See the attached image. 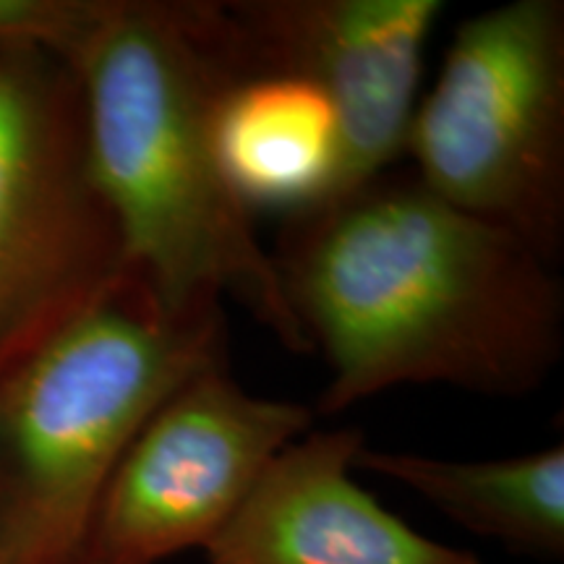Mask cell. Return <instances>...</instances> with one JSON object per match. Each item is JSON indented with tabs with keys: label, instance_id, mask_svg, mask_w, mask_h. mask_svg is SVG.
<instances>
[{
	"label": "cell",
	"instance_id": "obj_1",
	"mask_svg": "<svg viewBox=\"0 0 564 564\" xmlns=\"http://www.w3.org/2000/svg\"><path fill=\"white\" fill-rule=\"evenodd\" d=\"M312 350L329 364L314 413L400 384L520 398L564 350V288L523 238L384 173L285 220L272 253Z\"/></svg>",
	"mask_w": 564,
	"mask_h": 564
},
{
	"label": "cell",
	"instance_id": "obj_2",
	"mask_svg": "<svg viewBox=\"0 0 564 564\" xmlns=\"http://www.w3.org/2000/svg\"><path fill=\"white\" fill-rule=\"evenodd\" d=\"M68 66L126 270L167 314L223 306L228 295L282 348L314 352L217 150V108L251 74L225 6L108 0Z\"/></svg>",
	"mask_w": 564,
	"mask_h": 564
},
{
	"label": "cell",
	"instance_id": "obj_3",
	"mask_svg": "<svg viewBox=\"0 0 564 564\" xmlns=\"http://www.w3.org/2000/svg\"><path fill=\"white\" fill-rule=\"evenodd\" d=\"M225 345L223 306L167 314L129 272L0 373V564H84L133 436Z\"/></svg>",
	"mask_w": 564,
	"mask_h": 564
},
{
	"label": "cell",
	"instance_id": "obj_4",
	"mask_svg": "<svg viewBox=\"0 0 564 564\" xmlns=\"http://www.w3.org/2000/svg\"><path fill=\"white\" fill-rule=\"evenodd\" d=\"M429 192L564 251V3L510 0L465 19L415 102L405 152Z\"/></svg>",
	"mask_w": 564,
	"mask_h": 564
},
{
	"label": "cell",
	"instance_id": "obj_5",
	"mask_svg": "<svg viewBox=\"0 0 564 564\" xmlns=\"http://www.w3.org/2000/svg\"><path fill=\"white\" fill-rule=\"evenodd\" d=\"M126 274L74 68L0 47V373Z\"/></svg>",
	"mask_w": 564,
	"mask_h": 564
},
{
	"label": "cell",
	"instance_id": "obj_6",
	"mask_svg": "<svg viewBox=\"0 0 564 564\" xmlns=\"http://www.w3.org/2000/svg\"><path fill=\"white\" fill-rule=\"evenodd\" d=\"M314 419L308 405L246 392L225 366L196 373L133 436L97 507L84 564H162L207 549Z\"/></svg>",
	"mask_w": 564,
	"mask_h": 564
},
{
	"label": "cell",
	"instance_id": "obj_7",
	"mask_svg": "<svg viewBox=\"0 0 564 564\" xmlns=\"http://www.w3.org/2000/svg\"><path fill=\"white\" fill-rule=\"evenodd\" d=\"M223 6L251 74L301 76L335 108L340 154L329 194L316 209L392 171L405 152L423 51L444 11L442 0H236Z\"/></svg>",
	"mask_w": 564,
	"mask_h": 564
},
{
	"label": "cell",
	"instance_id": "obj_8",
	"mask_svg": "<svg viewBox=\"0 0 564 564\" xmlns=\"http://www.w3.org/2000/svg\"><path fill=\"white\" fill-rule=\"evenodd\" d=\"M358 429H312L288 444L209 541V564H481L426 539L352 478Z\"/></svg>",
	"mask_w": 564,
	"mask_h": 564
},
{
	"label": "cell",
	"instance_id": "obj_9",
	"mask_svg": "<svg viewBox=\"0 0 564 564\" xmlns=\"http://www.w3.org/2000/svg\"><path fill=\"white\" fill-rule=\"evenodd\" d=\"M215 137L232 192L243 207L306 215L329 194L340 131L335 108L312 82L253 70L225 91Z\"/></svg>",
	"mask_w": 564,
	"mask_h": 564
},
{
	"label": "cell",
	"instance_id": "obj_10",
	"mask_svg": "<svg viewBox=\"0 0 564 564\" xmlns=\"http://www.w3.org/2000/svg\"><path fill=\"white\" fill-rule=\"evenodd\" d=\"M352 468L392 478L442 514L518 554L564 556V447L505 460L442 457L364 447Z\"/></svg>",
	"mask_w": 564,
	"mask_h": 564
},
{
	"label": "cell",
	"instance_id": "obj_11",
	"mask_svg": "<svg viewBox=\"0 0 564 564\" xmlns=\"http://www.w3.org/2000/svg\"><path fill=\"white\" fill-rule=\"evenodd\" d=\"M108 0H0V47H34L70 61Z\"/></svg>",
	"mask_w": 564,
	"mask_h": 564
}]
</instances>
